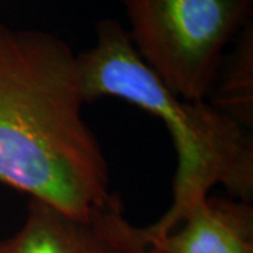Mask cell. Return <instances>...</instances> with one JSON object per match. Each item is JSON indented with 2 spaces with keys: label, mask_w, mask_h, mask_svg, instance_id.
<instances>
[{
  "label": "cell",
  "mask_w": 253,
  "mask_h": 253,
  "mask_svg": "<svg viewBox=\"0 0 253 253\" xmlns=\"http://www.w3.org/2000/svg\"><path fill=\"white\" fill-rule=\"evenodd\" d=\"M86 103L117 97L162 121L177 156L170 208L149 235H162L184 212L206 200L212 187H225L241 201L253 196V141L235 118L208 100H187L173 93L142 61L128 31L117 20H101L96 42L76 55Z\"/></svg>",
  "instance_id": "7a4b0ae2"
},
{
  "label": "cell",
  "mask_w": 253,
  "mask_h": 253,
  "mask_svg": "<svg viewBox=\"0 0 253 253\" xmlns=\"http://www.w3.org/2000/svg\"><path fill=\"white\" fill-rule=\"evenodd\" d=\"M144 246L141 228L126 221L114 194L87 217L31 200L23 225L0 242V253H134Z\"/></svg>",
  "instance_id": "277c9868"
},
{
  "label": "cell",
  "mask_w": 253,
  "mask_h": 253,
  "mask_svg": "<svg viewBox=\"0 0 253 253\" xmlns=\"http://www.w3.org/2000/svg\"><path fill=\"white\" fill-rule=\"evenodd\" d=\"M252 26H245L238 46L226 62L224 81H217L207 100L248 128L252 118Z\"/></svg>",
  "instance_id": "8992f818"
},
{
  "label": "cell",
  "mask_w": 253,
  "mask_h": 253,
  "mask_svg": "<svg viewBox=\"0 0 253 253\" xmlns=\"http://www.w3.org/2000/svg\"><path fill=\"white\" fill-rule=\"evenodd\" d=\"M146 246L159 253H253V211L248 203L207 199L184 212L162 235L141 228Z\"/></svg>",
  "instance_id": "5b68a950"
},
{
  "label": "cell",
  "mask_w": 253,
  "mask_h": 253,
  "mask_svg": "<svg viewBox=\"0 0 253 253\" xmlns=\"http://www.w3.org/2000/svg\"><path fill=\"white\" fill-rule=\"evenodd\" d=\"M84 103L65 41L0 21V183L75 217L104 207L109 165Z\"/></svg>",
  "instance_id": "6da1fadb"
},
{
  "label": "cell",
  "mask_w": 253,
  "mask_h": 253,
  "mask_svg": "<svg viewBox=\"0 0 253 253\" xmlns=\"http://www.w3.org/2000/svg\"><path fill=\"white\" fill-rule=\"evenodd\" d=\"M136 52L177 96L207 100L252 0H120Z\"/></svg>",
  "instance_id": "3957f363"
},
{
  "label": "cell",
  "mask_w": 253,
  "mask_h": 253,
  "mask_svg": "<svg viewBox=\"0 0 253 253\" xmlns=\"http://www.w3.org/2000/svg\"><path fill=\"white\" fill-rule=\"evenodd\" d=\"M134 253H159V252H156V251L151 249L149 246H146V245H145L144 248H141L139 251H136V252H134Z\"/></svg>",
  "instance_id": "52a82bcc"
}]
</instances>
